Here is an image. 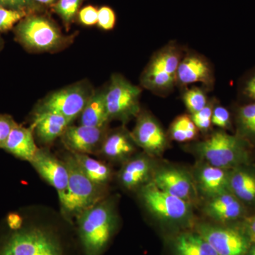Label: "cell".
I'll list each match as a JSON object with an SVG mask.
<instances>
[{
	"label": "cell",
	"mask_w": 255,
	"mask_h": 255,
	"mask_svg": "<svg viewBox=\"0 0 255 255\" xmlns=\"http://www.w3.org/2000/svg\"><path fill=\"white\" fill-rule=\"evenodd\" d=\"M228 190L245 206H255V167L250 163L230 169Z\"/></svg>",
	"instance_id": "ffe728a7"
},
{
	"label": "cell",
	"mask_w": 255,
	"mask_h": 255,
	"mask_svg": "<svg viewBox=\"0 0 255 255\" xmlns=\"http://www.w3.org/2000/svg\"><path fill=\"white\" fill-rule=\"evenodd\" d=\"M219 255H246L251 246L243 230L202 223L196 228Z\"/></svg>",
	"instance_id": "30bf717a"
},
{
	"label": "cell",
	"mask_w": 255,
	"mask_h": 255,
	"mask_svg": "<svg viewBox=\"0 0 255 255\" xmlns=\"http://www.w3.org/2000/svg\"><path fill=\"white\" fill-rule=\"evenodd\" d=\"M36 5L40 6V5L45 6H53L58 0H32Z\"/></svg>",
	"instance_id": "ab89813d"
},
{
	"label": "cell",
	"mask_w": 255,
	"mask_h": 255,
	"mask_svg": "<svg viewBox=\"0 0 255 255\" xmlns=\"http://www.w3.org/2000/svg\"><path fill=\"white\" fill-rule=\"evenodd\" d=\"M182 101L190 115L204 109L209 102L205 89L196 86L186 87Z\"/></svg>",
	"instance_id": "83f0119b"
},
{
	"label": "cell",
	"mask_w": 255,
	"mask_h": 255,
	"mask_svg": "<svg viewBox=\"0 0 255 255\" xmlns=\"http://www.w3.org/2000/svg\"><path fill=\"white\" fill-rule=\"evenodd\" d=\"M187 50L169 42L151 57L140 75V85L155 95L170 93L176 86L178 67Z\"/></svg>",
	"instance_id": "3957f363"
},
{
	"label": "cell",
	"mask_w": 255,
	"mask_h": 255,
	"mask_svg": "<svg viewBox=\"0 0 255 255\" xmlns=\"http://www.w3.org/2000/svg\"><path fill=\"white\" fill-rule=\"evenodd\" d=\"M79 21L85 26H93L97 23L98 9L95 6L89 5L82 8L78 13Z\"/></svg>",
	"instance_id": "8d00e7d4"
},
{
	"label": "cell",
	"mask_w": 255,
	"mask_h": 255,
	"mask_svg": "<svg viewBox=\"0 0 255 255\" xmlns=\"http://www.w3.org/2000/svg\"><path fill=\"white\" fill-rule=\"evenodd\" d=\"M206 216L221 223L243 219L246 206L230 191L208 199L204 209Z\"/></svg>",
	"instance_id": "e0dca14e"
},
{
	"label": "cell",
	"mask_w": 255,
	"mask_h": 255,
	"mask_svg": "<svg viewBox=\"0 0 255 255\" xmlns=\"http://www.w3.org/2000/svg\"><path fill=\"white\" fill-rule=\"evenodd\" d=\"M18 41L33 52H57L68 47L74 35H64L58 25L44 15L29 14L15 29Z\"/></svg>",
	"instance_id": "7a4b0ae2"
},
{
	"label": "cell",
	"mask_w": 255,
	"mask_h": 255,
	"mask_svg": "<svg viewBox=\"0 0 255 255\" xmlns=\"http://www.w3.org/2000/svg\"><path fill=\"white\" fill-rule=\"evenodd\" d=\"M30 162L41 177L56 189L58 197L63 195L69 181L68 169L65 162L56 158L48 150L38 149Z\"/></svg>",
	"instance_id": "9a60e30c"
},
{
	"label": "cell",
	"mask_w": 255,
	"mask_h": 255,
	"mask_svg": "<svg viewBox=\"0 0 255 255\" xmlns=\"http://www.w3.org/2000/svg\"><path fill=\"white\" fill-rule=\"evenodd\" d=\"M17 124L8 115H0V148H3L10 132Z\"/></svg>",
	"instance_id": "d590c367"
},
{
	"label": "cell",
	"mask_w": 255,
	"mask_h": 255,
	"mask_svg": "<svg viewBox=\"0 0 255 255\" xmlns=\"http://www.w3.org/2000/svg\"><path fill=\"white\" fill-rule=\"evenodd\" d=\"M214 82V69L209 60L195 52L186 51L178 67L176 86L186 88L193 84L201 83L210 90Z\"/></svg>",
	"instance_id": "4fadbf2b"
},
{
	"label": "cell",
	"mask_w": 255,
	"mask_h": 255,
	"mask_svg": "<svg viewBox=\"0 0 255 255\" xmlns=\"http://www.w3.org/2000/svg\"><path fill=\"white\" fill-rule=\"evenodd\" d=\"M199 130L193 122L190 115L182 114L174 119L169 129V138L178 142L194 141Z\"/></svg>",
	"instance_id": "4316f807"
},
{
	"label": "cell",
	"mask_w": 255,
	"mask_h": 255,
	"mask_svg": "<svg viewBox=\"0 0 255 255\" xmlns=\"http://www.w3.org/2000/svg\"><path fill=\"white\" fill-rule=\"evenodd\" d=\"M95 92L87 80L76 82L51 92L37 104L35 114H59L73 121L80 117L87 101Z\"/></svg>",
	"instance_id": "8992f818"
},
{
	"label": "cell",
	"mask_w": 255,
	"mask_h": 255,
	"mask_svg": "<svg viewBox=\"0 0 255 255\" xmlns=\"http://www.w3.org/2000/svg\"><path fill=\"white\" fill-rule=\"evenodd\" d=\"M105 92L106 89L95 90L80 114V125L92 127L108 125L110 121L106 107Z\"/></svg>",
	"instance_id": "603a6c76"
},
{
	"label": "cell",
	"mask_w": 255,
	"mask_h": 255,
	"mask_svg": "<svg viewBox=\"0 0 255 255\" xmlns=\"http://www.w3.org/2000/svg\"><path fill=\"white\" fill-rule=\"evenodd\" d=\"M140 194L146 208L159 221L184 224L193 219L192 204L160 190L152 181L140 188Z\"/></svg>",
	"instance_id": "ba28073f"
},
{
	"label": "cell",
	"mask_w": 255,
	"mask_h": 255,
	"mask_svg": "<svg viewBox=\"0 0 255 255\" xmlns=\"http://www.w3.org/2000/svg\"><path fill=\"white\" fill-rule=\"evenodd\" d=\"M150 155L132 156L126 161L119 174V181L129 190L138 189L150 182L153 174V163Z\"/></svg>",
	"instance_id": "2e32d148"
},
{
	"label": "cell",
	"mask_w": 255,
	"mask_h": 255,
	"mask_svg": "<svg viewBox=\"0 0 255 255\" xmlns=\"http://www.w3.org/2000/svg\"><path fill=\"white\" fill-rule=\"evenodd\" d=\"M239 92L246 103L255 102V70L243 79L240 85Z\"/></svg>",
	"instance_id": "d6a6232c"
},
{
	"label": "cell",
	"mask_w": 255,
	"mask_h": 255,
	"mask_svg": "<svg viewBox=\"0 0 255 255\" xmlns=\"http://www.w3.org/2000/svg\"><path fill=\"white\" fill-rule=\"evenodd\" d=\"M142 89L134 85L125 77L114 73L106 88L105 102L110 121L127 123L137 117L140 111Z\"/></svg>",
	"instance_id": "52a82bcc"
},
{
	"label": "cell",
	"mask_w": 255,
	"mask_h": 255,
	"mask_svg": "<svg viewBox=\"0 0 255 255\" xmlns=\"http://www.w3.org/2000/svg\"><path fill=\"white\" fill-rule=\"evenodd\" d=\"M3 149L15 157L31 162L38 148L33 135V129L16 125L10 132Z\"/></svg>",
	"instance_id": "7402d4cb"
},
{
	"label": "cell",
	"mask_w": 255,
	"mask_h": 255,
	"mask_svg": "<svg viewBox=\"0 0 255 255\" xmlns=\"http://www.w3.org/2000/svg\"><path fill=\"white\" fill-rule=\"evenodd\" d=\"M246 255H255V244H252Z\"/></svg>",
	"instance_id": "60d3db41"
},
{
	"label": "cell",
	"mask_w": 255,
	"mask_h": 255,
	"mask_svg": "<svg viewBox=\"0 0 255 255\" xmlns=\"http://www.w3.org/2000/svg\"><path fill=\"white\" fill-rule=\"evenodd\" d=\"M138 146L131 132L120 127L107 132L100 153L114 161H127L132 157Z\"/></svg>",
	"instance_id": "d6986e66"
},
{
	"label": "cell",
	"mask_w": 255,
	"mask_h": 255,
	"mask_svg": "<svg viewBox=\"0 0 255 255\" xmlns=\"http://www.w3.org/2000/svg\"><path fill=\"white\" fill-rule=\"evenodd\" d=\"M7 223L10 228L12 230H18L22 224V219L19 215L10 214L7 217Z\"/></svg>",
	"instance_id": "f35d334b"
},
{
	"label": "cell",
	"mask_w": 255,
	"mask_h": 255,
	"mask_svg": "<svg viewBox=\"0 0 255 255\" xmlns=\"http://www.w3.org/2000/svg\"><path fill=\"white\" fill-rule=\"evenodd\" d=\"M174 255H219L199 233H183L174 238Z\"/></svg>",
	"instance_id": "cb8c5ba5"
},
{
	"label": "cell",
	"mask_w": 255,
	"mask_h": 255,
	"mask_svg": "<svg viewBox=\"0 0 255 255\" xmlns=\"http://www.w3.org/2000/svg\"><path fill=\"white\" fill-rule=\"evenodd\" d=\"M29 14L31 13L25 10L9 9L0 5V31H9Z\"/></svg>",
	"instance_id": "4dcf8cb0"
},
{
	"label": "cell",
	"mask_w": 255,
	"mask_h": 255,
	"mask_svg": "<svg viewBox=\"0 0 255 255\" xmlns=\"http://www.w3.org/2000/svg\"><path fill=\"white\" fill-rule=\"evenodd\" d=\"M107 126L92 127L87 126H69L62 135L64 145L76 153H100L107 135Z\"/></svg>",
	"instance_id": "5bb4252c"
},
{
	"label": "cell",
	"mask_w": 255,
	"mask_h": 255,
	"mask_svg": "<svg viewBox=\"0 0 255 255\" xmlns=\"http://www.w3.org/2000/svg\"><path fill=\"white\" fill-rule=\"evenodd\" d=\"M117 16L115 11L110 6H104L98 9L97 25L105 31H110L115 27Z\"/></svg>",
	"instance_id": "836d02e7"
},
{
	"label": "cell",
	"mask_w": 255,
	"mask_h": 255,
	"mask_svg": "<svg viewBox=\"0 0 255 255\" xmlns=\"http://www.w3.org/2000/svg\"><path fill=\"white\" fill-rule=\"evenodd\" d=\"M64 162L68 167L69 181L66 191L59 197L60 204L67 214L79 216L102 201V187L87 177L73 154L67 156Z\"/></svg>",
	"instance_id": "5b68a950"
},
{
	"label": "cell",
	"mask_w": 255,
	"mask_h": 255,
	"mask_svg": "<svg viewBox=\"0 0 255 255\" xmlns=\"http://www.w3.org/2000/svg\"><path fill=\"white\" fill-rule=\"evenodd\" d=\"M251 146L236 134L232 135L219 129L191 147L204 163L219 168L232 169L251 163Z\"/></svg>",
	"instance_id": "6da1fadb"
},
{
	"label": "cell",
	"mask_w": 255,
	"mask_h": 255,
	"mask_svg": "<svg viewBox=\"0 0 255 255\" xmlns=\"http://www.w3.org/2000/svg\"><path fill=\"white\" fill-rule=\"evenodd\" d=\"M151 181L160 190L191 204L196 199L197 189L194 179L182 169L162 167L154 171Z\"/></svg>",
	"instance_id": "7c38bea8"
},
{
	"label": "cell",
	"mask_w": 255,
	"mask_h": 255,
	"mask_svg": "<svg viewBox=\"0 0 255 255\" xmlns=\"http://www.w3.org/2000/svg\"><path fill=\"white\" fill-rule=\"evenodd\" d=\"M212 124L223 130L232 128V121L229 111L222 105L215 104L213 110Z\"/></svg>",
	"instance_id": "1f68e13d"
},
{
	"label": "cell",
	"mask_w": 255,
	"mask_h": 255,
	"mask_svg": "<svg viewBox=\"0 0 255 255\" xmlns=\"http://www.w3.org/2000/svg\"><path fill=\"white\" fill-rule=\"evenodd\" d=\"M229 170L204 162L196 168L194 174L196 189L208 199L228 192Z\"/></svg>",
	"instance_id": "ac0fdd59"
},
{
	"label": "cell",
	"mask_w": 255,
	"mask_h": 255,
	"mask_svg": "<svg viewBox=\"0 0 255 255\" xmlns=\"http://www.w3.org/2000/svg\"><path fill=\"white\" fill-rule=\"evenodd\" d=\"M85 0H58L52 9L63 20L67 31L75 21L78 15L79 9Z\"/></svg>",
	"instance_id": "f1b7e54d"
},
{
	"label": "cell",
	"mask_w": 255,
	"mask_h": 255,
	"mask_svg": "<svg viewBox=\"0 0 255 255\" xmlns=\"http://www.w3.org/2000/svg\"><path fill=\"white\" fill-rule=\"evenodd\" d=\"M80 167L87 177L97 185L103 187L112 177V170L108 165L86 154L73 152Z\"/></svg>",
	"instance_id": "d4e9b609"
},
{
	"label": "cell",
	"mask_w": 255,
	"mask_h": 255,
	"mask_svg": "<svg viewBox=\"0 0 255 255\" xmlns=\"http://www.w3.org/2000/svg\"><path fill=\"white\" fill-rule=\"evenodd\" d=\"M216 101L215 99L210 100L207 105L204 109L191 114V118L193 122L195 124L196 127L199 129V132L206 133L209 131L212 127V115L213 110Z\"/></svg>",
	"instance_id": "f546056e"
},
{
	"label": "cell",
	"mask_w": 255,
	"mask_h": 255,
	"mask_svg": "<svg viewBox=\"0 0 255 255\" xmlns=\"http://www.w3.org/2000/svg\"><path fill=\"white\" fill-rule=\"evenodd\" d=\"M0 5L9 9L25 10L30 13H33L40 8L32 0H0Z\"/></svg>",
	"instance_id": "e575fe53"
},
{
	"label": "cell",
	"mask_w": 255,
	"mask_h": 255,
	"mask_svg": "<svg viewBox=\"0 0 255 255\" xmlns=\"http://www.w3.org/2000/svg\"><path fill=\"white\" fill-rule=\"evenodd\" d=\"M236 135L255 145V102L240 106L236 112Z\"/></svg>",
	"instance_id": "484cf974"
},
{
	"label": "cell",
	"mask_w": 255,
	"mask_h": 255,
	"mask_svg": "<svg viewBox=\"0 0 255 255\" xmlns=\"http://www.w3.org/2000/svg\"><path fill=\"white\" fill-rule=\"evenodd\" d=\"M136 118V124L130 132L134 141L150 157L162 155L169 145L168 135L162 126L147 112L140 111Z\"/></svg>",
	"instance_id": "8fae6325"
},
{
	"label": "cell",
	"mask_w": 255,
	"mask_h": 255,
	"mask_svg": "<svg viewBox=\"0 0 255 255\" xmlns=\"http://www.w3.org/2000/svg\"><path fill=\"white\" fill-rule=\"evenodd\" d=\"M243 231L252 244H255V215L245 219Z\"/></svg>",
	"instance_id": "74e56055"
},
{
	"label": "cell",
	"mask_w": 255,
	"mask_h": 255,
	"mask_svg": "<svg viewBox=\"0 0 255 255\" xmlns=\"http://www.w3.org/2000/svg\"><path fill=\"white\" fill-rule=\"evenodd\" d=\"M0 255H63V251L58 241L49 233L32 228L11 236Z\"/></svg>",
	"instance_id": "9c48e42d"
},
{
	"label": "cell",
	"mask_w": 255,
	"mask_h": 255,
	"mask_svg": "<svg viewBox=\"0 0 255 255\" xmlns=\"http://www.w3.org/2000/svg\"><path fill=\"white\" fill-rule=\"evenodd\" d=\"M73 122L59 114H35L33 130L42 143L50 144L61 137Z\"/></svg>",
	"instance_id": "44dd1931"
},
{
	"label": "cell",
	"mask_w": 255,
	"mask_h": 255,
	"mask_svg": "<svg viewBox=\"0 0 255 255\" xmlns=\"http://www.w3.org/2000/svg\"><path fill=\"white\" fill-rule=\"evenodd\" d=\"M78 217L79 233L85 254L100 255L115 228V215L112 204L107 201H101Z\"/></svg>",
	"instance_id": "277c9868"
}]
</instances>
